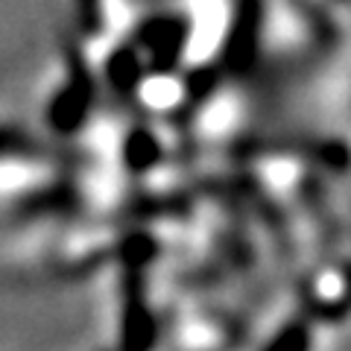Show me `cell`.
Masks as SVG:
<instances>
[{
    "label": "cell",
    "mask_w": 351,
    "mask_h": 351,
    "mask_svg": "<svg viewBox=\"0 0 351 351\" xmlns=\"http://www.w3.org/2000/svg\"><path fill=\"white\" fill-rule=\"evenodd\" d=\"M258 29H261V0H240L232 36H228V56H232V62L240 64L252 62L258 44Z\"/></svg>",
    "instance_id": "6da1fadb"
}]
</instances>
